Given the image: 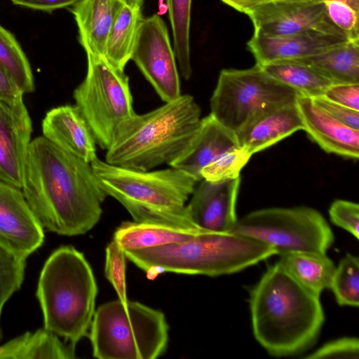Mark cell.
Returning a JSON list of instances; mask_svg holds the SVG:
<instances>
[{"label": "cell", "instance_id": "obj_1", "mask_svg": "<svg viewBox=\"0 0 359 359\" xmlns=\"http://www.w3.org/2000/svg\"><path fill=\"white\" fill-rule=\"evenodd\" d=\"M22 191L43 228L69 236L97 224L107 196L90 163L43 136L30 142Z\"/></svg>", "mask_w": 359, "mask_h": 359}, {"label": "cell", "instance_id": "obj_2", "mask_svg": "<svg viewBox=\"0 0 359 359\" xmlns=\"http://www.w3.org/2000/svg\"><path fill=\"white\" fill-rule=\"evenodd\" d=\"M253 335L271 355L304 353L316 342L325 321L320 297L294 280L277 262L250 291Z\"/></svg>", "mask_w": 359, "mask_h": 359}, {"label": "cell", "instance_id": "obj_3", "mask_svg": "<svg viewBox=\"0 0 359 359\" xmlns=\"http://www.w3.org/2000/svg\"><path fill=\"white\" fill-rule=\"evenodd\" d=\"M201 114L200 107L189 95H181L146 114H135L116 130L104 161L142 171L170 165L197 137Z\"/></svg>", "mask_w": 359, "mask_h": 359}, {"label": "cell", "instance_id": "obj_4", "mask_svg": "<svg viewBox=\"0 0 359 359\" xmlns=\"http://www.w3.org/2000/svg\"><path fill=\"white\" fill-rule=\"evenodd\" d=\"M90 164L107 196L121 203L134 221L204 230L194 223L186 204L198 182L189 174L172 167L132 170L98 158Z\"/></svg>", "mask_w": 359, "mask_h": 359}, {"label": "cell", "instance_id": "obj_5", "mask_svg": "<svg viewBox=\"0 0 359 359\" xmlns=\"http://www.w3.org/2000/svg\"><path fill=\"white\" fill-rule=\"evenodd\" d=\"M126 257L154 278L165 272L219 276L237 273L275 255L271 246L234 233L205 231L162 246L125 250Z\"/></svg>", "mask_w": 359, "mask_h": 359}, {"label": "cell", "instance_id": "obj_6", "mask_svg": "<svg viewBox=\"0 0 359 359\" xmlns=\"http://www.w3.org/2000/svg\"><path fill=\"white\" fill-rule=\"evenodd\" d=\"M97 286L83 254L62 246L48 258L36 290L44 328L76 346L88 334L95 313Z\"/></svg>", "mask_w": 359, "mask_h": 359}, {"label": "cell", "instance_id": "obj_7", "mask_svg": "<svg viewBox=\"0 0 359 359\" xmlns=\"http://www.w3.org/2000/svg\"><path fill=\"white\" fill-rule=\"evenodd\" d=\"M89 330L93 355L99 359H154L168 341L163 313L128 300L102 304Z\"/></svg>", "mask_w": 359, "mask_h": 359}, {"label": "cell", "instance_id": "obj_8", "mask_svg": "<svg viewBox=\"0 0 359 359\" xmlns=\"http://www.w3.org/2000/svg\"><path fill=\"white\" fill-rule=\"evenodd\" d=\"M299 96L258 64L245 69H224L210 98V114L237 134L264 114L295 104Z\"/></svg>", "mask_w": 359, "mask_h": 359}, {"label": "cell", "instance_id": "obj_9", "mask_svg": "<svg viewBox=\"0 0 359 359\" xmlns=\"http://www.w3.org/2000/svg\"><path fill=\"white\" fill-rule=\"evenodd\" d=\"M231 232L265 243L279 255L292 252L326 254L334 241L323 215L306 206L254 210L238 219Z\"/></svg>", "mask_w": 359, "mask_h": 359}, {"label": "cell", "instance_id": "obj_10", "mask_svg": "<svg viewBox=\"0 0 359 359\" xmlns=\"http://www.w3.org/2000/svg\"><path fill=\"white\" fill-rule=\"evenodd\" d=\"M86 53L87 74L73 96L97 144L107 150L118 126L135 114L129 78L104 56Z\"/></svg>", "mask_w": 359, "mask_h": 359}, {"label": "cell", "instance_id": "obj_11", "mask_svg": "<svg viewBox=\"0 0 359 359\" xmlns=\"http://www.w3.org/2000/svg\"><path fill=\"white\" fill-rule=\"evenodd\" d=\"M131 60L164 102L182 95L175 52L166 25L159 15L142 18Z\"/></svg>", "mask_w": 359, "mask_h": 359}, {"label": "cell", "instance_id": "obj_12", "mask_svg": "<svg viewBox=\"0 0 359 359\" xmlns=\"http://www.w3.org/2000/svg\"><path fill=\"white\" fill-rule=\"evenodd\" d=\"M245 14L251 20L254 32L266 36L317 32L348 39L330 20L323 4L315 0H276L255 6Z\"/></svg>", "mask_w": 359, "mask_h": 359}, {"label": "cell", "instance_id": "obj_13", "mask_svg": "<svg viewBox=\"0 0 359 359\" xmlns=\"http://www.w3.org/2000/svg\"><path fill=\"white\" fill-rule=\"evenodd\" d=\"M32 132V120L23 98L0 100V181L20 189Z\"/></svg>", "mask_w": 359, "mask_h": 359}, {"label": "cell", "instance_id": "obj_14", "mask_svg": "<svg viewBox=\"0 0 359 359\" xmlns=\"http://www.w3.org/2000/svg\"><path fill=\"white\" fill-rule=\"evenodd\" d=\"M43 241V228L22 189L0 181V245L26 259Z\"/></svg>", "mask_w": 359, "mask_h": 359}, {"label": "cell", "instance_id": "obj_15", "mask_svg": "<svg viewBox=\"0 0 359 359\" xmlns=\"http://www.w3.org/2000/svg\"><path fill=\"white\" fill-rule=\"evenodd\" d=\"M187 205L194 223L200 228L229 233L236 221V202L241 177L212 182L203 179Z\"/></svg>", "mask_w": 359, "mask_h": 359}, {"label": "cell", "instance_id": "obj_16", "mask_svg": "<svg viewBox=\"0 0 359 359\" xmlns=\"http://www.w3.org/2000/svg\"><path fill=\"white\" fill-rule=\"evenodd\" d=\"M344 37L317 32H305L285 36L255 33L247 43L256 64L302 59L327 51L346 42Z\"/></svg>", "mask_w": 359, "mask_h": 359}, {"label": "cell", "instance_id": "obj_17", "mask_svg": "<svg viewBox=\"0 0 359 359\" xmlns=\"http://www.w3.org/2000/svg\"><path fill=\"white\" fill-rule=\"evenodd\" d=\"M296 105L303 130L322 149L346 158H358L359 130L335 119L311 97L299 96Z\"/></svg>", "mask_w": 359, "mask_h": 359}, {"label": "cell", "instance_id": "obj_18", "mask_svg": "<svg viewBox=\"0 0 359 359\" xmlns=\"http://www.w3.org/2000/svg\"><path fill=\"white\" fill-rule=\"evenodd\" d=\"M42 133L53 144L87 163L97 158L96 141L76 105L49 110L42 121Z\"/></svg>", "mask_w": 359, "mask_h": 359}, {"label": "cell", "instance_id": "obj_19", "mask_svg": "<svg viewBox=\"0 0 359 359\" xmlns=\"http://www.w3.org/2000/svg\"><path fill=\"white\" fill-rule=\"evenodd\" d=\"M239 146L236 135L210 114L201 119L199 133L189 148L169 165L182 170L198 182L202 169L225 151Z\"/></svg>", "mask_w": 359, "mask_h": 359}, {"label": "cell", "instance_id": "obj_20", "mask_svg": "<svg viewBox=\"0 0 359 359\" xmlns=\"http://www.w3.org/2000/svg\"><path fill=\"white\" fill-rule=\"evenodd\" d=\"M123 5L121 0H80L71 8L86 52L104 56L109 31Z\"/></svg>", "mask_w": 359, "mask_h": 359}, {"label": "cell", "instance_id": "obj_21", "mask_svg": "<svg viewBox=\"0 0 359 359\" xmlns=\"http://www.w3.org/2000/svg\"><path fill=\"white\" fill-rule=\"evenodd\" d=\"M300 130L303 123L295 103L264 114L236 135L239 145L253 155Z\"/></svg>", "mask_w": 359, "mask_h": 359}, {"label": "cell", "instance_id": "obj_22", "mask_svg": "<svg viewBox=\"0 0 359 359\" xmlns=\"http://www.w3.org/2000/svg\"><path fill=\"white\" fill-rule=\"evenodd\" d=\"M205 231H209L187 229L156 223L124 222L115 231L113 240L125 251L181 242Z\"/></svg>", "mask_w": 359, "mask_h": 359}, {"label": "cell", "instance_id": "obj_23", "mask_svg": "<svg viewBox=\"0 0 359 359\" xmlns=\"http://www.w3.org/2000/svg\"><path fill=\"white\" fill-rule=\"evenodd\" d=\"M278 262L300 285L320 297L330 288L335 265L326 254L292 252L280 255Z\"/></svg>", "mask_w": 359, "mask_h": 359}, {"label": "cell", "instance_id": "obj_24", "mask_svg": "<svg viewBox=\"0 0 359 359\" xmlns=\"http://www.w3.org/2000/svg\"><path fill=\"white\" fill-rule=\"evenodd\" d=\"M75 358V346L64 344L58 336L43 328L26 332L0 346V359Z\"/></svg>", "mask_w": 359, "mask_h": 359}, {"label": "cell", "instance_id": "obj_25", "mask_svg": "<svg viewBox=\"0 0 359 359\" xmlns=\"http://www.w3.org/2000/svg\"><path fill=\"white\" fill-rule=\"evenodd\" d=\"M315 69L332 84L359 83V41L311 57L293 60Z\"/></svg>", "mask_w": 359, "mask_h": 359}, {"label": "cell", "instance_id": "obj_26", "mask_svg": "<svg viewBox=\"0 0 359 359\" xmlns=\"http://www.w3.org/2000/svg\"><path fill=\"white\" fill-rule=\"evenodd\" d=\"M140 8L125 4L109 31L104 57L116 68L124 71L133 54L138 29L142 19Z\"/></svg>", "mask_w": 359, "mask_h": 359}, {"label": "cell", "instance_id": "obj_27", "mask_svg": "<svg viewBox=\"0 0 359 359\" xmlns=\"http://www.w3.org/2000/svg\"><path fill=\"white\" fill-rule=\"evenodd\" d=\"M262 67L271 77L296 90L301 96L311 98L323 96L332 85L315 69L296 60L276 61Z\"/></svg>", "mask_w": 359, "mask_h": 359}, {"label": "cell", "instance_id": "obj_28", "mask_svg": "<svg viewBox=\"0 0 359 359\" xmlns=\"http://www.w3.org/2000/svg\"><path fill=\"white\" fill-rule=\"evenodd\" d=\"M167 6L175 57L181 75L189 80L192 74L189 43L191 0H167Z\"/></svg>", "mask_w": 359, "mask_h": 359}, {"label": "cell", "instance_id": "obj_29", "mask_svg": "<svg viewBox=\"0 0 359 359\" xmlns=\"http://www.w3.org/2000/svg\"><path fill=\"white\" fill-rule=\"evenodd\" d=\"M0 65L23 94L34 90V76L28 59L14 36L1 25Z\"/></svg>", "mask_w": 359, "mask_h": 359}, {"label": "cell", "instance_id": "obj_30", "mask_svg": "<svg viewBox=\"0 0 359 359\" xmlns=\"http://www.w3.org/2000/svg\"><path fill=\"white\" fill-rule=\"evenodd\" d=\"M330 289L341 306L359 304V259L347 253L335 267Z\"/></svg>", "mask_w": 359, "mask_h": 359}, {"label": "cell", "instance_id": "obj_31", "mask_svg": "<svg viewBox=\"0 0 359 359\" xmlns=\"http://www.w3.org/2000/svg\"><path fill=\"white\" fill-rule=\"evenodd\" d=\"M252 155L244 147L237 146L220 155L201 170L203 179L217 182L240 177V172Z\"/></svg>", "mask_w": 359, "mask_h": 359}, {"label": "cell", "instance_id": "obj_32", "mask_svg": "<svg viewBox=\"0 0 359 359\" xmlns=\"http://www.w3.org/2000/svg\"><path fill=\"white\" fill-rule=\"evenodd\" d=\"M25 259L0 245V316L5 303L22 283Z\"/></svg>", "mask_w": 359, "mask_h": 359}, {"label": "cell", "instance_id": "obj_33", "mask_svg": "<svg viewBox=\"0 0 359 359\" xmlns=\"http://www.w3.org/2000/svg\"><path fill=\"white\" fill-rule=\"evenodd\" d=\"M323 4L332 23L350 41H359V0H315Z\"/></svg>", "mask_w": 359, "mask_h": 359}, {"label": "cell", "instance_id": "obj_34", "mask_svg": "<svg viewBox=\"0 0 359 359\" xmlns=\"http://www.w3.org/2000/svg\"><path fill=\"white\" fill-rule=\"evenodd\" d=\"M126 255L125 251L113 240L106 248L104 272L107 280L116 290L118 299L128 301L126 283Z\"/></svg>", "mask_w": 359, "mask_h": 359}, {"label": "cell", "instance_id": "obj_35", "mask_svg": "<svg viewBox=\"0 0 359 359\" xmlns=\"http://www.w3.org/2000/svg\"><path fill=\"white\" fill-rule=\"evenodd\" d=\"M329 216L331 222L344 229L356 239L359 238L358 204L346 200H336L330 205Z\"/></svg>", "mask_w": 359, "mask_h": 359}, {"label": "cell", "instance_id": "obj_36", "mask_svg": "<svg viewBox=\"0 0 359 359\" xmlns=\"http://www.w3.org/2000/svg\"><path fill=\"white\" fill-rule=\"evenodd\" d=\"M359 341L356 337H345L328 341L305 358H358Z\"/></svg>", "mask_w": 359, "mask_h": 359}, {"label": "cell", "instance_id": "obj_37", "mask_svg": "<svg viewBox=\"0 0 359 359\" xmlns=\"http://www.w3.org/2000/svg\"><path fill=\"white\" fill-rule=\"evenodd\" d=\"M323 96L332 102L359 111V83L332 84Z\"/></svg>", "mask_w": 359, "mask_h": 359}, {"label": "cell", "instance_id": "obj_38", "mask_svg": "<svg viewBox=\"0 0 359 359\" xmlns=\"http://www.w3.org/2000/svg\"><path fill=\"white\" fill-rule=\"evenodd\" d=\"M313 102L335 119L355 130H359V111L327 99L324 96L312 98Z\"/></svg>", "mask_w": 359, "mask_h": 359}, {"label": "cell", "instance_id": "obj_39", "mask_svg": "<svg viewBox=\"0 0 359 359\" xmlns=\"http://www.w3.org/2000/svg\"><path fill=\"white\" fill-rule=\"evenodd\" d=\"M13 4L43 11H53L56 9L72 7L80 0H11Z\"/></svg>", "mask_w": 359, "mask_h": 359}, {"label": "cell", "instance_id": "obj_40", "mask_svg": "<svg viewBox=\"0 0 359 359\" xmlns=\"http://www.w3.org/2000/svg\"><path fill=\"white\" fill-rule=\"evenodd\" d=\"M23 98V93L0 65V100L14 102Z\"/></svg>", "mask_w": 359, "mask_h": 359}, {"label": "cell", "instance_id": "obj_41", "mask_svg": "<svg viewBox=\"0 0 359 359\" xmlns=\"http://www.w3.org/2000/svg\"><path fill=\"white\" fill-rule=\"evenodd\" d=\"M224 4L234 8L238 12L245 13L248 10L276 0H221Z\"/></svg>", "mask_w": 359, "mask_h": 359}, {"label": "cell", "instance_id": "obj_42", "mask_svg": "<svg viewBox=\"0 0 359 359\" xmlns=\"http://www.w3.org/2000/svg\"><path fill=\"white\" fill-rule=\"evenodd\" d=\"M123 4L135 8H140L143 4L144 0H121Z\"/></svg>", "mask_w": 359, "mask_h": 359}]
</instances>
